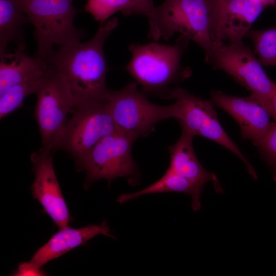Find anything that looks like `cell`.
Segmentation results:
<instances>
[{"label": "cell", "instance_id": "6da1fadb", "mask_svg": "<svg viewBox=\"0 0 276 276\" xmlns=\"http://www.w3.org/2000/svg\"><path fill=\"white\" fill-rule=\"evenodd\" d=\"M118 23L116 17L100 23L89 40L59 47L45 61L61 73L75 104L107 99L110 89L106 84L108 68L104 45Z\"/></svg>", "mask_w": 276, "mask_h": 276}, {"label": "cell", "instance_id": "7a4b0ae2", "mask_svg": "<svg viewBox=\"0 0 276 276\" xmlns=\"http://www.w3.org/2000/svg\"><path fill=\"white\" fill-rule=\"evenodd\" d=\"M189 40L180 35L172 45L152 42L129 47L132 56L126 70L145 95L167 99L171 84L191 76V69L182 66L180 62Z\"/></svg>", "mask_w": 276, "mask_h": 276}, {"label": "cell", "instance_id": "3957f363", "mask_svg": "<svg viewBox=\"0 0 276 276\" xmlns=\"http://www.w3.org/2000/svg\"><path fill=\"white\" fill-rule=\"evenodd\" d=\"M176 33L194 41L209 56L216 43L212 0H164L155 7L149 36L155 41L168 40Z\"/></svg>", "mask_w": 276, "mask_h": 276}, {"label": "cell", "instance_id": "277c9868", "mask_svg": "<svg viewBox=\"0 0 276 276\" xmlns=\"http://www.w3.org/2000/svg\"><path fill=\"white\" fill-rule=\"evenodd\" d=\"M34 28L36 57L43 61L62 47L81 41L84 31L74 25L77 10L73 0H19Z\"/></svg>", "mask_w": 276, "mask_h": 276}, {"label": "cell", "instance_id": "5b68a950", "mask_svg": "<svg viewBox=\"0 0 276 276\" xmlns=\"http://www.w3.org/2000/svg\"><path fill=\"white\" fill-rule=\"evenodd\" d=\"M46 63L35 93L37 100L34 116L41 135V149L54 154L61 149L67 117L72 111L75 101L61 73L55 67Z\"/></svg>", "mask_w": 276, "mask_h": 276}, {"label": "cell", "instance_id": "8992f818", "mask_svg": "<svg viewBox=\"0 0 276 276\" xmlns=\"http://www.w3.org/2000/svg\"><path fill=\"white\" fill-rule=\"evenodd\" d=\"M205 61L250 90V96L269 111L276 83L268 77L257 57L242 40L215 45L205 57Z\"/></svg>", "mask_w": 276, "mask_h": 276}, {"label": "cell", "instance_id": "52a82bcc", "mask_svg": "<svg viewBox=\"0 0 276 276\" xmlns=\"http://www.w3.org/2000/svg\"><path fill=\"white\" fill-rule=\"evenodd\" d=\"M167 99L175 100L173 118L179 122L181 129L194 136H203L228 149L243 162L253 178H258L254 167L222 128L211 100L196 97L179 86L170 90Z\"/></svg>", "mask_w": 276, "mask_h": 276}, {"label": "cell", "instance_id": "ba28073f", "mask_svg": "<svg viewBox=\"0 0 276 276\" xmlns=\"http://www.w3.org/2000/svg\"><path fill=\"white\" fill-rule=\"evenodd\" d=\"M68 119L61 149L75 159L77 167L103 137L117 128L106 100L75 104Z\"/></svg>", "mask_w": 276, "mask_h": 276}, {"label": "cell", "instance_id": "9c48e42d", "mask_svg": "<svg viewBox=\"0 0 276 276\" xmlns=\"http://www.w3.org/2000/svg\"><path fill=\"white\" fill-rule=\"evenodd\" d=\"M137 139L117 127L101 139L77 167L86 172L85 188L101 179L110 182L117 177L135 176L137 169L131 147Z\"/></svg>", "mask_w": 276, "mask_h": 276}, {"label": "cell", "instance_id": "30bf717a", "mask_svg": "<svg viewBox=\"0 0 276 276\" xmlns=\"http://www.w3.org/2000/svg\"><path fill=\"white\" fill-rule=\"evenodd\" d=\"M136 82L110 90L108 103L117 127L135 135L147 136L160 121L173 117V104L163 106L150 102L138 90Z\"/></svg>", "mask_w": 276, "mask_h": 276}, {"label": "cell", "instance_id": "8fae6325", "mask_svg": "<svg viewBox=\"0 0 276 276\" xmlns=\"http://www.w3.org/2000/svg\"><path fill=\"white\" fill-rule=\"evenodd\" d=\"M53 154L40 148L31 155L35 175L31 190L33 197L60 229L68 226L72 218L54 169Z\"/></svg>", "mask_w": 276, "mask_h": 276}, {"label": "cell", "instance_id": "7c38bea8", "mask_svg": "<svg viewBox=\"0 0 276 276\" xmlns=\"http://www.w3.org/2000/svg\"><path fill=\"white\" fill-rule=\"evenodd\" d=\"M216 43L242 40L263 10L275 1L267 0H212Z\"/></svg>", "mask_w": 276, "mask_h": 276}, {"label": "cell", "instance_id": "4fadbf2b", "mask_svg": "<svg viewBox=\"0 0 276 276\" xmlns=\"http://www.w3.org/2000/svg\"><path fill=\"white\" fill-rule=\"evenodd\" d=\"M214 105L231 115L238 124L241 136L256 145L266 134L273 122L269 112L250 96L238 97L212 90Z\"/></svg>", "mask_w": 276, "mask_h": 276}, {"label": "cell", "instance_id": "5bb4252c", "mask_svg": "<svg viewBox=\"0 0 276 276\" xmlns=\"http://www.w3.org/2000/svg\"><path fill=\"white\" fill-rule=\"evenodd\" d=\"M106 221L99 225H91L80 228L68 226L60 228L48 242L39 248L28 263H22L25 268L37 273L45 274L41 267L72 249L84 244L95 236L103 235L113 238Z\"/></svg>", "mask_w": 276, "mask_h": 276}, {"label": "cell", "instance_id": "9a60e30c", "mask_svg": "<svg viewBox=\"0 0 276 276\" xmlns=\"http://www.w3.org/2000/svg\"><path fill=\"white\" fill-rule=\"evenodd\" d=\"M181 130L179 139L169 147L170 160L168 169L202 188L208 182L213 181L215 191L223 193L216 175L206 171L198 160L192 145L194 136L185 129Z\"/></svg>", "mask_w": 276, "mask_h": 276}, {"label": "cell", "instance_id": "2e32d148", "mask_svg": "<svg viewBox=\"0 0 276 276\" xmlns=\"http://www.w3.org/2000/svg\"><path fill=\"white\" fill-rule=\"evenodd\" d=\"M26 47L0 54V96L21 81L43 71L46 62L30 56Z\"/></svg>", "mask_w": 276, "mask_h": 276}, {"label": "cell", "instance_id": "e0dca14e", "mask_svg": "<svg viewBox=\"0 0 276 276\" xmlns=\"http://www.w3.org/2000/svg\"><path fill=\"white\" fill-rule=\"evenodd\" d=\"M202 188L168 169L162 177L149 186L137 192L123 194L117 201L123 204L144 195L163 192H180L191 197V206L194 211L201 208L200 195Z\"/></svg>", "mask_w": 276, "mask_h": 276}, {"label": "cell", "instance_id": "ac0fdd59", "mask_svg": "<svg viewBox=\"0 0 276 276\" xmlns=\"http://www.w3.org/2000/svg\"><path fill=\"white\" fill-rule=\"evenodd\" d=\"M28 23L30 20L19 0H0V54L12 42L16 47L26 48L23 28Z\"/></svg>", "mask_w": 276, "mask_h": 276}, {"label": "cell", "instance_id": "d6986e66", "mask_svg": "<svg viewBox=\"0 0 276 276\" xmlns=\"http://www.w3.org/2000/svg\"><path fill=\"white\" fill-rule=\"evenodd\" d=\"M155 6L152 0H87L84 10L103 23L118 12L125 15L146 16L149 26L153 23Z\"/></svg>", "mask_w": 276, "mask_h": 276}, {"label": "cell", "instance_id": "ffe728a7", "mask_svg": "<svg viewBox=\"0 0 276 276\" xmlns=\"http://www.w3.org/2000/svg\"><path fill=\"white\" fill-rule=\"evenodd\" d=\"M45 68L16 84L0 96L1 119L23 106L24 99L30 95L35 93Z\"/></svg>", "mask_w": 276, "mask_h": 276}, {"label": "cell", "instance_id": "44dd1931", "mask_svg": "<svg viewBox=\"0 0 276 276\" xmlns=\"http://www.w3.org/2000/svg\"><path fill=\"white\" fill-rule=\"evenodd\" d=\"M254 42L255 53L264 66H276V27L262 30H250L246 36Z\"/></svg>", "mask_w": 276, "mask_h": 276}, {"label": "cell", "instance_id": "7402d4cb", "mask_svg": "<svg viewBox=\"0 0 276 276\" xmlns=\"http://www.w3.org/2000/svg\"><path fill=\"white\" fill-rule=\"evenodd\" d=\"M255 146L258 147L261 157L271 167L273 179L276 181V122Z\"/></svg>", "mask_w": 276, "mask_h": 276}, {"label": "cell", "instance_id": "603a6c76", "mask_svg": "<svg viewBox=\"0 0 276 276\" xmlns=\"http://www.w3.org/2000/svg\"><path fill=\"white\" fill-rule=\"evenodd\" d=\"M271 118L274 122H276V90L274 92L270 104V109L269 111Z\"/></svg>", "mask_w": 276, "mask_h": 276}, {"label": "cell", "instance_id": "cb8c5ba5", "mask_svg": "<svg viewBox=\"0 0 276 276\" xmlns=\"http://www.w3.org/2000/svg\"><path fill=\"white\" fill-rule=\"evenodd\" d=\"M267 1H275V0H267Z\"/></svg>", "mask_w": 276, "mask_h": 276}]
</instances>
